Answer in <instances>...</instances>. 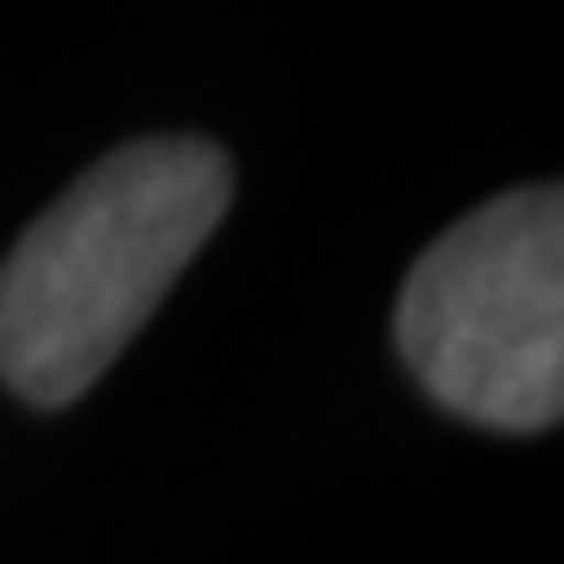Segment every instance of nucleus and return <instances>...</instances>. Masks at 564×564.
Wrapping results in <instances>:
<instances>
[{"label": "nucleus", "mask_w": 564, "mask_h": 564, "mask_svg": "<svg viewBox=\"0 0 564 564\" xmlns=\"http://www.w3.org/2000/svg\"><path fill=\"white\" fill-rule=\"evenodd\" d=\"M232 202L207 139H139L101 158L0 263V377L39 408L76 402L151 321Z\"/></svg>", "instance_id": "obj_1"}, {"label": "nucleus", "mask_w": 564, "mask_h": 564, "mask_svg": "<svg viewBox=\"0 0 564 564\" xmlns=\"http://www.w3.org/2000/svg\"><path fill=\"white\" fill-rule=\"evenodd\" d=\"M395 345L433 402L533 433L564 408V195L514 188L464 214L402 289Z\"/></svg>", "instance_id": "obj_2"}]
</instances>
